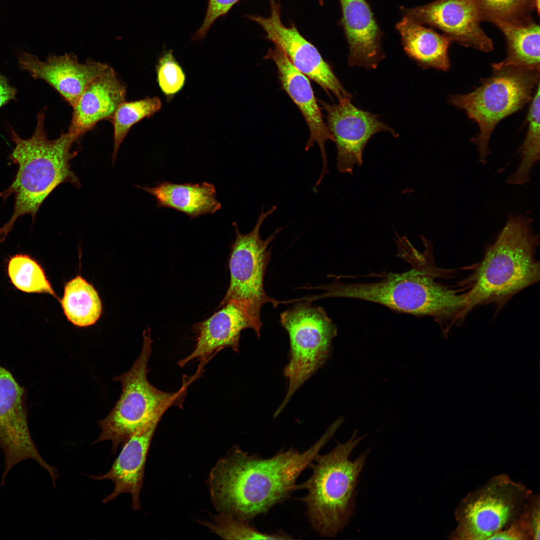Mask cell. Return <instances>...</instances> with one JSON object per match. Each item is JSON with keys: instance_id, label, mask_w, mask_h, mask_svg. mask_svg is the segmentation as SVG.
Segmentation results:
<instances>
[{"instance_id": "obj_27", "label": "cell", "mask_w": 540, "mask_h": 540, "mask_svg": "<svg viewBox=\"0 0 540 540\" xmlns=\"http://www.w3.org/2000/svg\"><path fill=\"white\" fill-rule=\"evenodd\" d=\"M7 269L12 283L20 290L56 296L43 268L30 256L20 254L11 257Z\"/></svg>"}, {"instance_id": "obj_8", "label": "cell", "mask_w": 540, "mask_h": 540, "mask_svg": "<svg viewBox=\"0 0 540 540\" xmlns=\"http://www.w3.org/2000/svg\"><path fill=\"white\" fill-rule=\"evenodd\" d=\"M532 490L500 474L462 498L454 511L456 526L450 539L490 540L520 515Z\"/></svg>"}, {"instance_id": "obj_4", "label": "cell", "mask_w": 540, "mask_h": 540, "mask_svg": "<svg viewBox=\"0 0 540 540\" xmlns=\"http://www.w3.org/2000/svg\"><path fill=\"white\" fill-rule=\"evenodd\" d=\"M533 219L510 214L495 240L487 246L482 260L468 281L466 316L475 307L495 304L501 307L512 296L540 280L536 259L540 244Z\"/></svg>"}, {"instance_id": "obj_16", "label": "cell", "mask_w": 540, "mask_h": 540, "mask_svg": "<svg viewBox=\"0 0 540 540\" xmlns=\"http://www.w3.org/2000/svg\"><path fill=\"white\" fill-rule=\"evenodd\" d=\"M220 308L209 318L194 326L196 344L192 352L178 362L180 367L194 360L200 361V366H204L225 348H230L238 352L240 333L245 328L252 329L260 337L261 328L254 322L244 304L231 300Z\"/></svg>"}, {"instance_id": "obj_12", "label": "cell", "mask_w": 540, "mask_h": 540, "mask_svg": "<svg viewBox=\"0 0 540 540\" xmlns=\"http://www.w3.org/2000/svg\"><path fill=\"white\" fill-rule=\"evenodd\" d=\"M12 374L0 365V448L4 456L2 480L12 468L33 459L52 474L54 468L38 453L31 438L28 422L26 394Z\"/></svg>"}, {"instance_id": "obj_28", "label": "cell", "mask_w": 540, "mask_h": 540, "mask_svg": "<svg viewBox=\"0 0 540 540\" xmlns=\"http://www.w3.org/2000/svg\"><path fill=\"white\" fill-rule=\"evenodd\" d=\"M481 21L515 22L532 18L536 9L539 14L540 0H472Z\"/></svg>"}, {"instance_id": "obj_13", "label": "cell", "mask_w": 540, "mask_h": 540, "mask_svg": "<svg viewBox=\"0 0 540 540\" xmlns=\"http://www.w3.org/2000/svg\"><path fill=\"white\" fill-rule=\"evenodd\" d=\"M326 112L327 126L334 138L337 150L336 166L340 173L352 174L356 165L362 164V153L376 134H398L378 119V116L354 106L351 100L330 104L320 101Z\"/></svg>"}, {"instance_id": "obj_3", "label": "cell", "mask_w": 540, "mask_h": 540, "mask_svg": "<svg viewBox=\"0 0 540 540\" xmlns=\"http://www.w3.org/2000/svg\"><path fill=\"white\" fill-rule=\"evenodd\" d=\"M46 108L36 114L35 129L28 138H22L10 126V136L14 144L9 159L18 166L15 178L5 190L0 192L4 202L14 196L13 213L0 228V242L6 238L18 219L30 215L32 222L42 202L60 184L68 182L76 188L80 182L70 170V161L76 155L72 152L78 138L68 130L56 139L47 136L45 128Z\"/></svg>"}, {"instance_id": "obj_11", "label": "cell", "mask_w": 540, "mask_h": 540, "mask_svg": "<svg viewBox=\"0 0 540 540\" xmlns=\"http://www.w3.org/2000/svg\"><path fill=\"white\" fill-rule=\"evenodd\" d=\"M270 15L264 17L248 16L266 32V38L272 42L286 56L300 72L316 82L326 92H332L342 102L352 98L334 74L330 65L322 58L318 49L305 38L295 24L287 26L281 18V8L276 0H270Z\"/></svg>"}, {"instance_id": "obj_33", "label": "cell", "mask_w": 540, "mask_h": 540, "mask_svg": "<svg viewBox=\"0 0 540 540\" xmlns=\"http://www.w3.org/2000/svg\"><path fill=\"white\" fill-rule=\"evenodd\" d=\"M18 90L8 78L0 73V109L12 101L16 100Z\"/></svg>"}, {"instance_id": "obj_29", "label": "cell", "mask_w": 540, "mask_h": 540, "mask_svg": "<svg viewBox=\"0 0 540 540\" xmlns=\"http://www.w3.org/2000/svg\"><path fill=\"white\" fill-rule=\"evenodd\" d=\"M206 524L216 534L228 540H289L293 538L284 532L268 534L259 531L248 521L222 513Z\"/></svg>"}, {"instance_id": "obj_25", "label": "cell", "mask_w": 540, "mask_h": 540, "mask_svg": "<svg viewBox=\"0 0 540 540\" xmlns=\"http://www.w3.org/2000/svg\"><path fill=\"white\" fill-rule=\"evenodd\" d=\"M540 85L536 90L529 107L526 137L518 149L522 160L516 170L506 179L507 183L510 184L522 186L530 182L532 168L540 158Z\"/></svg>"}, {"instance_id": "obj_6", "label": "cell", "mask_w": 540, "mask_h": 540, "mask_svg": "<svg viewBox=\"0 0 540 540\" xmlns=\"http://www.w3.org/2000/svg\"><path fill=\"white\" fill-rule=\"evenodd\" d=\"M152 344L150 332H145L142 350L132 368L113 379L122 386L119 400L108 416L97 422L102 432L92 444L110 440L112 454L134 433L159 422L166 410L180 406L184 401L188 382L174 392L162 391L149 382L148 366Z\"/></svg>"}, {"instance_id": "obj_5", "label": "cell", "mask_w": 540, "mask_h": 540, "mask_svg": "<svg viewBox=\"0 0 540 540\" xmlns=\"http://www.w3.org/2000/svg\"><path fill=\"white\" fill-rule=\"evenodd\" d=\"M356 429L351 438L338 443L326 454L318 453L309 468L312 473L298 490L306 494L300 498L312 528L320 536L334 538L348 524L352 516L356 486L366 464L368 450L354 461L350 456L366 436H358Z\"/></svg>"}, {"instance_id": "obj_18", "label": "cell", "mask_w": 540, "mask_h": 540, "mask_svg": "<svg viewBox=\"0 0 540 540\" xmlns=\"http://www.w3.org/2000/svg\"><path fill=\"white\" fill-rule=\"evenodd\" d=\"M342 24L348 44V64L367 70L376 68L385 55L382 32L366 0H340Z\"/></svg>"}, {"instance_id": "obj_20", "label": "cell", "mask_w": 540, "mask_h": 540, "mask_svg": "<svg viewBox=\"0 0 540 540\" xmlns=\"http://www.w3.org/2000/svg\"><path fill=\"white\" fill-rule=\"evenodd\" d=\"M158 422H154L132 434L122 446L119 455L105 474L90 476L94 480H110L114 484L113 492L103 500L106 503L119 495L130 494L132 508H140V494L142 485L144 466L150 444Z\"/></svg>"}, {"instance_id": "obj_31", "label": "cell", "mask_w": 540, "mask_h": 540, "mask_svg": "<svg viewBox=\"0 0 540 540\" xmlns=\"http://www.w3.org/2000/svg\"><path fill=\"white\" fill-rule=\"evenodd\" d=\"M517 520L530 540H540V496L530 492Z\"/></svg>"}, {"instance_id": "obj_32", "label": "cell", "mask_w": 540, "mask_h": 540, "mask_svg": "<svg viewBox=\"0 0 540 540\" xmlns=\"http://www.w3.org/2000/svg\"><path fill=\"white\" fill-rule=\"evenodd\" d=\"M240 0H209L204 22L194 36L196 38H203L214 22L220 16L227 13Z\"/></svg>"}, {"instance_id": "obj_1", "label": "cell", "mask_w": 540, "mask_h": 540, "mask_svg": "<svg viewBox=\"0 0 540 540\" xmlns=\"http://www.w3.org/2000/svg\"><path fill=\"white\" fill-rule=\"evenodd\" d=\"M334 422L310 447L280 450L262 458L231 448L212 469L208 484L216 509L248 521L268 512L298 490L296 482L338 428Z\"/></svg>"}, {"instance_id": "obj_24", "label": "cell", "mask_w": 540, "mask_h": 540, "mask_svg": "<svg viewBox=\"0 0 540 540\" xmlns=\"http://www.w3.org/2000/svg\"><path fill=\"white\" fill-rule=\"evenodd\" d=\"M60 302L68 320L78 327L94 324L102 312V304L98 292L80 276L66 284Z\"/></svg>"}, {"instance_id": "obj_21", "label": "cell", "mask_w": 540, "mask_h": 540, "mask_svg": "<svg viewBox=\"0 0 540 540\" xmlns=\"http://www.w3.org/2000/svg\"><path fill=\"white\" fill-rule=\"evenodd\" d=\"M396 27L405 53L418 66L444 71L450 68L448 49L452 42L448 37L405 16Z\"/></svg>"}, {"instance_id": "obj_10", "label": "cell", "mask_w": 540, "mask_h": 540, "mask_svg": "<svg viewBox=\"0 0 540 540\" xmlns=\"http://www.w3.org/2000/svg\"><path fill=\"white\" fill-rule=\"evenodd\" d=\"M276 210L272 206L268 210L262 208L254 228L247 234H242L237 224L233 222L236 238L232 245L229 260L230 283L224 298L218 308L228 301L236 300L244 304L256 324L261 328L260 310L266 303L274 307L280 302L267 295L264 289V278L271 252L268 246L282 228H278L266 239L262 240L260 229L264 220Z\"/></svg>"}, {"instance_id": "obj_22", "label": "cell", "mask_w": 540, "mask_h": 540, "mask_svg": "<svg viewBox=\"0 0 540 540\" xmlns=\"http://www.w3.org/2000/svg\"><path fill=\"white\" fill-rule=\"evenodd\" d=\"M152 196L158 208H168L183 212L192 218L214 214L221 208L216 191L212 184H174L164 182L156 186H138Z\"/></svg>"}, {"instance_id": "obj_9", "label": "cell", "mask_w": 540, "mask_h": 540, "mask_svg": "<svg viewBox=\"0 0 540 540\" xmlns=\"http://www.w3.org/2000/svg\"><path fill=\"white\" fill-rule=\"evenodd\" d=\"M280 322L288 334L290 357L284 370L288 380L286 397L275 412L277 416L298 389L330 356L337 328L323 308L306 302L296 304L282 314Z\"/></svg>"}, {"instance_id": "obj_26", "label": "cell", "mask_w": 540, "mask_h": 540, "mask_svg": "<svg viewBox=\"0 0 540 540\" xmlns=\"http://www.w3.org/2000/svg\"><path fill=\"white\" fill-rule=\"evenodd\" d=\"M162 102L157 97L122 102L117 108L110 120L114 128L113 164L118 151L132 127L146 118L158 112Z\"/></svg>"}, {"instance_id": "obj_17", "label": "cell", "mask_w": 540, "mask_h": 540, "mask_svg": "<svg viewBox=\"0 0 540 540\" xmlns=\"http://www.w3.org/2000/svg\"><path fill=\"white\" fill-rule=\"evenodd\" d=\"M264 58L271 60L275 64L282 88L296 105L308 124L310 134L306 150H308L315 143L320 148L322 168L317 183L320 184L328 172L325 144L328 140L334 142V138L324 121L310 81L276 46L270 48Z\"/></svg>"}, {"instance_id": "obj_19", "label": "cell", "mask_w": 540, "mask_h": 540, "mask_svg": "<svg viewBox=\"0 0 540 540\" xmlns=\"http://www.w3.org/2000/svg\"><path fill=\"white\" fill-rule=\"evenodd\" d=\"M126 96L125 84L108 66L88 86L72 107L68 130L80 138L99 122L110 120Z\"/></svg>"}, {"instance_id": "obj_7", "label": "cell", "mask_w": 540, "mask_h": 540, "mask_svg": "<svg viewBox=\"0 0 540 540\" xmlns=\"http://www.w3.org/2000/svg\"><path fill=\"white\" fill-rule=\"evenodd\" d=\"M492 66V75L480 86L448 98L450 104L464 110L478 124L479 132L471 141L476 146L478 161L484 165L491 154L489 142L496 126L532 100L533 92L540 84V70L506 66L500 62Z\"/></svg>"}, {"instance_id": "obj_2", "label": "cell", "mask_w": 540, "mask_h": 540, "mask_svg": "<svg viewBox=\"0 0 540 540\" xmlns=\"http://www.w3.org/2000/svg\"><path fill=\"white\" fill-rule=\"evenodd\" d=\"M425 246L418 250L406 236L397 235L398 255L408 260V271L384 272L372 276L380 280L368 283H346L335 280L326 285V297H342L383 305L392 310L416 316H430L446 332L448 324L464 320L466 293H460L438 282L448 272L436 268L432 259V244L420 236Z\"/></svg>"}, {"instance_id": "obj_15", "label": "cell", "mask_w": 540, "mask_h": 540, "mask_svg": "<svg viewBox=\"0 0 540 540\" xmlns=\"http://www.w3.org/2000/svg\"><path fill=\"white\" fill-rule=\"evenodd\" d=\"M18 62L21 70L34 79L45 82L72 107L88 86L109 66L96 61L80 62L72 53L50 55L42 61L34 54L22 52Z\"/></svg>"}, {"instance_id": "obj_23", "label": "cell", "mask_w": 540, "mask_h": 540, "mask_svg": "<svg viewBox=\"0 0 540 540\" xmlns=\"http://www.w3.org/2000/svg\"><path fill=\"white\" fill-rule=\"evenodd\" d=\"M503 33L507 44L504 65L540 70V26L532 18L515 22L494 24Z\"/></svg>"}, {"instance_id": "obj_14", "label": "cell", "mask_w": 540, "mask_h": 540, "mask_svg": "<svg viewBox=\"0 0 540 540\" xmlns=\"http://www.w3.org/2000/svg\"><path fill=\"white\" fill-rule=\"evenodd\" d=\"M400 10L404 16L440 30L452 42L483 52L494 48L492 40L480 26L482 21L472 0H436Z\"/></svg>"}, {"instance_id": "obj_30", "label": "cell", "mask_w": 540, "mask_h": 540, "mask_svg": "<svg viewBox=\"0 0 540 540\" xmlns=\"http://www.w3.org/2000/svg\"><path fill=\"white\" fill-rule=\"evenodd\" d=\"M156 70L157 82L166 96H174L183 88L186 76L171 50L165 52L160 57Z\"/></svg>"}]
</instances>
